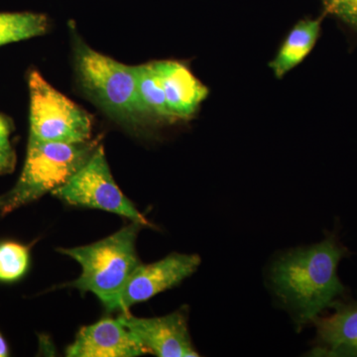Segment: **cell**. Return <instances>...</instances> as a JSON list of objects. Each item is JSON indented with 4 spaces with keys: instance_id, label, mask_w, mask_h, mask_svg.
<instances>
[{
    "instance_id": "14",
    "label": "cell",
    "mask_w": 357,
    "mask_h": 357,
    "mask_svg": "<svg viewBox=\"0 0 357 357\" xmlns=\"http://www.w3.org/2000/svg\"><path fill=\"white\" fill-rule=\"evenodd\" d=\"M48 18L32 13H0V46L43 35Z\"/></svg>"
},
{
    "instance_id": "17",
    "label": "cell",
    "mask_w": 357,
    "mask_h": 357,
    "mask_svg": "<svg viewBox=\"0 0 357 357\" xmlns=\"http://www.w3.org/2000/svg\"><path fill=\"white\" fill-rule=\"evenodd\" d=\"M13 130V126L10 119L0 114V148L13 149L10 144V135Z\"/></svg>"
},
{
    "instance_id": "12",
    "label": "cell",
    "mask_w": 357,
    "mask_h": 357,
    "mask_svg": "<svg viewBox=\"0 0 357 357\" xmlns=\"http://www.w3.org/2000/svg\"><path fill=\"white\" fill-rule=\"evenodd\" d=\"M321 20L307 18L300 20L291 29L269 65L277 79L286 76L311 53L319 38Z\"/></svg>"
},
{
    "instance_id": "16",
    "label": "cell",
    "mask_w": 357,
    "mask_h": 357,
    "mask_svg": "<svg viewBox=\"0 0 357 357\" xmlns=\"http://www.w3.org/2000/svg\"><path fill=\"white\" fill-rule=\"evenodd\" d=\"M328 11L357 28V0H326Z\"/></svg>"
},
{
    "instance_id": "5",
    "label": "cell",
    "mask_w": 357,
    "mask_h": 357,
    "mask_svg": "<svg viewBox=\"0 0 357 357\" xmlns=\"http://www.w3.org/2000/svg\"><path fill=\"white\" fill-rule=\"evenodd\" d=\"M28 86L29 137L59 143L91 140L93 123L88 112L53 88L36 70L30 73Z\"/></svg>"
},
{
    "instance_id": "18",
    "label": "cell",
    "mask_w": 357,
    "mask_h": 357,
    "mask_svg": "<svg viewBox=\"0 0 357 357\" xmlns=\"http://www.w3.org/2000/svg\"><path fill=\"white\" fill-rule=\"evenodd\" d=\"M15 163L16 157L13 150L0 148V175L13 172Z\"/></svg>"
},
{
    "instance_id": "10",
    "label": "cell",
    "mask_w": 357,
    "mask_h": 357,
    "mask_svg": "<svg viewBox=\"0 0 357 357\" xmlns=\"http://www.w3.org/2000/svg\"><path fill=\"white\" fill-rule=\"evenodd\" d=\"M330 314L312 321L316 338L311 356L357 357V301H337Z\"/></svg>"
},
{
    "instance_id": "9",
    "label": "cell",
    "mask_w": 357,
    "mask_h": 357,
    "mask_svg": "<svg viewBox=\"0 0 357 357\" xmlns=\"http://www.w3.org/2000/svg\"><path fill=\"white\" fill-rule=\"evenodd\" d=\"M147 351L119 318L84 326L68 347L69 357H136Z\"/></svg>"
},
{
    "instance_id": "6",
    "label": "cell",
    "mask_w": 357,
    "mask_h": 357,
    "mask_svg": "<svg viewBox=\"0 0 357 357\" xmlns=\"http://www.w3.org/2000/svg\"><path fill=\"white\" fill-rule=\"evenodd\" d=\"M52 195L72 206L107 211L150 227L115 183L102 145H98L89 161Z\"/></svg>"
},
{
    "instance_id": "15",
    "label": "cell",
    "mask_w": 357,
    "mask_h": 357,
    "mask_svg": "<svg viewBox=\"0 0 357 357\" xmlns=\"http://www.w3.org/2000/svg\"><path fill=\"white\" fill-rule=\"evenodd\" d=\"M29 266V250L15 243L0 244V281L14 282L20 279Z\"/></svg>"
},
{
    "instance_id": "3",
    "label": "cell",
    "mask_w": 357,
    "mask_h": 357,
    "mask_svg": "<svg viewBox=\"0 0 357 357\" xmlns=\"http://www.w3.org/2000/svg\"><path fill=\"white\" fill-rule=\"evenodd\" d=\"M98 145L96 140L59 143L29 137L20 177L10 191L0 196V213L7 215L64 185Z\"/></svg>"
},
{
    "instance_id": "7",
    "label": "cell",
    "mask_w": 357,
    "mask_h": 357,
    "mask_svg": "<svg viewBox=\"0 0 357 357\" xmlns=\"http://www.w3.org/2000/svg\"><path fill=\"white\" fill-rule=\"evenodd\" d=\"M199 265V255L182 253H172L151 264H139L124 286L115 311L128 312L134 305L176 287L194 274Z\"/></svg>"
},
{
    "instance_id": "1",
    "label": "cell",
    "mask_w": 357,
    "mask_h": 357,
    "mask_svg": "<svg viewBox=\"0 0 357 357\" xmlns=\"http://www.w3.org/2000/svg\"><path fill=\"white\" fill-rule=\"evenodd\" d=\"M347 255V249L332 234L275 260L269 271L270 285L298 326L312 323L344 295L337 269Z\"/></svg>"
},
{
    "instance_id": "2",
    "label": "cell",
    "mask_w": 357,
    "mask_h": 357,
    "mask_svg": "<svg viewBox=\"0 0 357 357\" xmlns=\"http://www.w3.org/2000/svg\"><path fill=\"white\" fill-rule=\"evenodd\" d=\"M143 227L142 223L132 222L98 243L60 249L62 255L76 260L82 266L81 276L64 287L93 293L107 311H115L124 286L140 264L135 243Z\"/></svg>"
},
{
    "instance_id": "11",
    "label": "cell",
    "mask_w": 357,
    "mask_h": 357,
    "mask_svg": "<svg viewBox=\"0 0 357 357\" xmlns=\"http://www.w3.org/2000/svg\"><path fill=\"white\" fill-rule=\"evenodd\" d=\"M154 64L174 121L191 119L208 96V88L183 63L165 60Z\"/></svg>"
},
{
    "instance_id": "8",
    "label": "cell",
    "mask_w": 357,
    "mask_h": 357,
    "mask_svg": "<svg viewBox=\"0 0 357 357\" xmlns=\"http://www.w3.org/2000/svg\"><path fill=\"white\" fill-rule=\"evenodd\" d=\"M135 335L147 354L158 357H197L185 312H172L157 318H137L128 312L119 317Z\"/></svg>"
},
{
    "instance_id": "19",
    "label": "cell",
    "mask_w": 357,
    "mask_h": 357,
    "mask_svg": "<svg viewBox=\"0 0 357 357\" xmlns=\"http://www.w3.org/2000/svg\"><path fill=\"white\" fill-rule=\"evenodd\" d=\"M8 345H7L6 340L0 333V357L8 356Z\"/></svg>"
},
{
    "instance_id": "4",
    "label": "cell",
    "mask_w": 357,
    "mask_h": 357,
    "mask_svg": "<svg viewBox=\"0 0 357 357\" xmlns=\"http://www.w3.org/2000/svg\"><path fill=\"white\" fill-rule=\"evenodd\" d=\"M76 67L82 86L112 119L133 128L150 123L138 96L135 66L121 64L77 41Z\"/></svg>"
},
{
    "instance_id": "13",
    "label": "cell",
    "mask_w": 357,
    "mask_h": 357,
    "mask_svg": "<svg viewBox=\"0 0 357 357\" xmlns=\"http://www.w3.org/2000/svg\"><path fill=\"white\" fill-rule=\"evenodd\" d=\"M137 93L150 123L175 121L167 107L165 95L154 62L135 66Z\"/></svg>"
}]
</instances>
